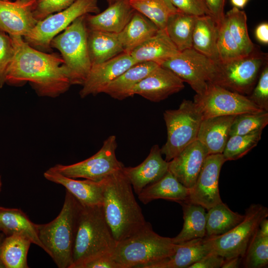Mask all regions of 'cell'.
<instances>
[{"label": "cell", "instance_id": "obj_18", "mask_svg": "<svg viewBox=\"0 0 268 268\" xmlns=\"http://www.w3.org/2000/svg\"><path fill=\"white\" fill-rule=\"evenodd\" d=\"M208 155L206 147L196 139L168 162V170L181 183L190 189L195 184Z\"/></svg>", "mask_w": 268, "mask_h": 268}, {"label": "cell", "instance_id": "obj_16", "mask_svg": "<svg viewBox=\"0 0 268 268\" xmlns=\"http://www.w3.org/2000/svg\"><path fill=\"white\" fill-rule=\"evenodd\" d=\"M136 63L130 54L123 52L102 63L92 65L79 92L81 98L103 93L111 82Z\"/></svg>", "mask_w": 268, "mask_h": 268}, {"label": "cell", "instance_id": "obj_45", "mask_svg": "<svg viewBox=\"0 0 268 268\" xmlns=\"http://www.w3.org/2000/svg\"><path fill=\"white\" fill-rule=\"evenodd\" d=\"M224 258L216 253L210 252L189 268H221Z\"/></svg>", "mask_w": 268, "mask_h": 268}, {"label": "cell", "instance_id": "obj_47", "mask_svg": "<svg viewBox=\"0 0 268 268\" xmlns=\"http://www.w3.org/2000/svg\"><path fill=\"white\" fill-rule=\"evenodd\" d=\"M211 16L217 25H219L224 18V7L225 0H204Z\"/></svg>", "mask_w": 268, "mask_h": 268}, {"label": "cell", "instance_id": "obj_40", "mask_svg": "<svg viewBox=\"0 0 268 268\" xmlns=\"http://www.w3.org/2000/svg\"><path fill=\"white\" fill-rule=\"evenodd\" d=\"M218 26L217 48L219 62L228 63L247 56L244 55L238 44L230 34L225 17Z\"/></svg>", "mask_w": 268, "mask_h": 268}, {"label": "cell", "instance_id": "obj_13", "mask_svg": "<svg viewBox=\"0 0 268 268\" xmlns=\"http://www.w3.org/2000/svg\"><path fill=\"white\" fill-rule=\"evenodd\" d=\"M216 65L217 63L192 48L180 52L160 66L170 70L200 95L210 82Z\"/></svg>", "mask_w": 268, "mask_h": 268}, {"label": "cell", "instance_id": "obj_46", "mask_svg": "<svg viewBox=\"0 0 268 268\" xmlns=\"http://www.w3.org/2000/svg\"><path fill=\"white\" fill-rule=\"evenodd\" d=\"M82 268H122L113 259L111 254L96 258L85 264Z\"/></svg>", "mask_w": 268, "mask_h": 268}, {"label": "cell", "instance_id": "obj_36", "mask_svg": "<svg viewBox=\"0 0 268 268\" xmlns=\"http://www.w3.org/2000/svg\"><path fill=\"white\" fill-rule=\"evenodd\" d=\"M224 17L230 34L244 55L248 56L254 52L255 46L248 34L246 13L240 8L233 7Z\"/></svg>", "mask_w": 268, "mask_h": 268}, {"label": "cell", "instance_id": "obj_7", "mask_svg": "<svg viewBox=\"0 0 268 268\" xmlns=\"http://www.w3.org/2000/svg\"><path fill=\"white\" fill-rule=\"evenodd\" d=\"M163 117L167 137L160 150L169 162L197 139L202 118L194 102L186 99L178 109L165 110Z\"/></svg>", "mask_w": 268, "mask_h": 268}, {"label": "cell", "instance_id": "obj_55", "mask_svg": "<svg viewBox=\"0 0 268 268\" xmlns=\"http://www.w3.org/2000/svg\"><path fill=\"white\" fill-rule=\"evenodd\" d=\"M9 0V1H14V0Z\"/></svg>", "mask_w": 268, "mask_h": 268}, {"label": "cell", "instance_id": "obj_48", "mask_svg": "<svg viewBox=\"0 0 268 268\" xmlns=\"http://www.w3.org/2000/svg\"><path fill=\"white\" fill-rule=\"evenodd\" d=\"M255 36L260 42L267 44L268 43V23L263 22L259 24L255 30Z\"/></svg>", "mask_w": 268, "mask_h": 268}, {"label": "cell", "instance_id": "obj_33", "mask_svg": "<svg viewBox=\"0 0 268 268\" xmlns=\"http://www.w3.org/2000/svg\"><path fill=\"white\" fill-rule=\"evenodd\" d=\"M244 218V215L233 211L221 202L209 209L206 214V236L222 235L236 226Z\"/></svg>", "mask_w": 268, "mask_h": 268}, {"label": "cell", "instance_id": "obj_23", "mask_svg": "<svg viewBox=\"0 0 268 268\" xmlns=\"http://www.w3.org/2000/svg\"><path fill=\"white\" fill-rule=\"evenodd\" d=\"M179 52L165 29H159L154 36L134 49L130 54L137 63L152 62L161 66Z\"/></svg>", "mask_w": 268, "mask_h": 268}, {"label": "cell", "instance_id": "obj_53", "mask_svg": "<svg viewBox=\"0 0 268 268\" xmlns=\"http://www.w3.org/2000/svg\"><path fill=\"white\" fill-rule=\"evenodd\" d=\"M108 4L109 5H110V4H112L113 3H114V2H116L117 1L119 0H106Z\"/></svg>", "mask_w": 268, "mask_h": 268}, {"label": "cell", "instance_id": "obj_54", "mask_svg": "<svg viewBox=\"0 0 268 268\" xmlns=\"http://www.w3.org/2000/svg\"><path fill=\"white\" fill-rule=\"evenodd\" d=\"M1 187H2V182H1V177L0 176V192L1 191Z\"/></svg>", "mask_w": 268, "mask_h": 268}, {"label": "cell", "instance_id": "obj_44", "mask_svg": "<svg viewBox=\"0 0 268 268\" xmlns=\"http://www.w3.org/2000/svg\"><path fill=\"white\" fill-rule=\"evenodd\" d=\"M180 11L195 16L210 15L204 0H170Z\"/></svg>", "mask_w": 268, "mask_h": 268}, {"label": "cell", "instance_id": "obj_50", "mask_svg": "<svg viewBox=\"0 0 268 268\" xmlns=\"http://www.w3.org/2000/svg\"><path fill=\"white\" fill-rule=\"evenodd\" d=\"M258 230L263 235L268 236V220L267 218L263 219L261 221Z\"/></svg>", "mask_w": 268, "mask_h": 268}, {"label": "cell", "instance_id": "obj_19", "mask_svg": "<svg viewBox=\"0 0 268 268\" xmlns=\"http://www.w3.org/2000/svg\"><path fill=\"white\" fill-rule=\"evenodd\" d=\"M169 162L162 157L160 148L154 145L145 160L135 167H124L122 171L138 195L147 186L157 181L168 170Z\"/></svg>", "mask_w": 268, "mask_h": 268}, {"label": "cell", "instance_id": "obj_20", "mask_svg": "<svg viewBox=\"0 0 268 268\" xmlns=\"http://www.w3.org/2000/svg\"><path fill=\"white\" fill-rule=\"evenodd\" d=\"M43 175L47 180L64 186L83 205L102 204L105 179L100 181L76 180L64 176L52 167Z\"/></svg>", "mask_w": 268, "mask_h": 268}, {"label": "cell", "instance_id": "obj_42", "mask_svg": "<svg viewBox=\"0 0 268 268\" xmlns=\"http://www.w3.org/2000/svg\"><path fill=\"white\" fill-rule=\"evenodd\" d=\"M14 54V46L10 36L0 29V88L5 83L7 69Z\"/></svg>", "mask_w": 268, "mask_h": 268}, {"label": "cell", "instance_id": "obj_10", "mask_svg": "<svg viewBox=\"0 0 268 268\" xmlns=\"http://www.w3.org/2000/svg\"><path fill=\"white\" fill-rule=\"evenodd\" d=\"M117 147L116 137L112 135L104 140L99 150L90 157L70 165L56 164L52 168L68 178L102 181L124 167L116 157Z\"/></svg>", "mask_w": 268, "mask_h": 268}, {"label": "cell", "instance_id": "obj_28", "mask_svg": "<svg viewBox=\"0 0 268 268\" xmlns=\"http://www.w3.org/2000/svg\"><path fill=\"white\" fill-rule=\"evenodd\" d=\"M218 31V25L211 15L196 17L193 48L216 63L219 62L217 48Z\"/></svg>", "mask_w": 268, "mask_h": 268}, {"label": "cell", "instance_id": "obj_52", "mask_svg": "<svg viewBox=\"0 0 268 268\" xmlns=\"http://www.w3.org/2000/svg\"><path fill=\"white\" fill-rule=\"evenodd\" d=\"M4 239V234L2 232L0 233V268H4L3 264L0 259V254H1V248L3 241Z\"/></svg>", "mask_w": 268, "mask_h": 268}, {"label": "cell", "instance_id": "obj_6", "mask_svg": "<svg viewBox=\"0 0 268 268\" xmlns=\"http://www.w3.org/2000/svg\"><path fill=\"white\" fill-rule=\"evenodd\" d=\"M84 16L76 19L55 37L50 44L51 48L61 53L71 85H82L92 67Z\"/></svg>", "mask_w": 268, "mask_h": 268}, {"label": "cell", "instance_id": "obj_24", "mask_svg": "<svg viewBox=\"0 0 268 268\" xmlns=\"http://www.w3.org/2000/svg\"><path fill=\"white\" fill-rule=\"evenodd\" d=\"M210 252L205 237L193 239L177 244L172 255L145 268H189Z\"/></svg>", "mask_w": 268, "mask_h": 268}, {"label": "cell", "instance_id": "obj_43", "mask_svg": "<svg viewBox=\"0 0 268 268\" xmlns=\"http://www.w3.org/2000/svg\"><path fill=\"white\" fill-rule=\"evenodd\" d=\"M254 103L264 111H268V66H265L258 83L248 97Z\"/></svg>", "mask_w": 268, "mask_h": 268}, {"label": "cell", "instance_id": "obj_8", "mask_svg": "<svg viewBox=\"0 0 268 268\" xmlns=\"http://www.w3.org/2000/svg\"><path fill=\"white\" fill-rule=\"evenodd\" d=\"M268 209L261 204H252L246 210L241 222L222 235L205 237L211 252L225 259L243 258L248 245L261 221L267 218Z\"/></svg>", "mask_w": 268, "mask_h": 268}, {"label": "cell", "instance_id": "obj_30", "mask_svg": "<svg viewBox=\"0 0 268 268\" xmlns=\"http://www.w3.org/2000/svg\"><path fill=\"white\" fill-rule=\"evenodd\" d=\"M158 30L152 21L135 10L130 20L118 34L124 52L130 54L134 49L154 36Z\"/></svg>", "mask_w": 268, "mask_h": 268}, {"label": "cell", "instance_id": "obj_27", "mask_svg": "<svg viewBox=\"0 0 268 268\" xmlns=\"http://www.w3.org/2000/svg\"><path fill=\"white\" fill-rule=\"evenodd\" d=\"M37 226L20 209L0 206V231L6 236L16 234L25 236L43 250Z\"/></svg>", "mask_w": 268, "mask_h": 268}, {"label": "cell", "instance_id": "obj_4", "mask_svg": "<svg viewBox=\"0 0 268 268\" xmlns=\"http://www.w3.org/2000/svg\"><path fill=\"white\" fill-rule=\"evenodd\" d=\"M79 202L66 191L62 208L51 221L38 224V235L45 251L59 268H70L77 230Z\"/></svg>", "mask_w": 268, "mask_h": 268}, {"label": "cell", "instance_id": "obj_5", "mask_svg": "<svg viewBox=\"0 0 268 268\" xmlns=\"http://www.w3.org/2000/svg\"><path fill=\"white\" fill-rule=\"evenodd\" d=\"M177 247L172 238L159 235L146 222L136 232L117 242L111 256L122 268H145L172 255Z\"/></svg>", "mask_w": 268, "mask_h": 268}, {"label": "cell", "instance_id": "obj_17", "mask_svg": "<svg viewBox=\"0 0 268 268\" xmlns=\"http://www.w3.org/2000/svg\"><path fill=\"white\" fill-rule=\"evenodd\" d=\"M184 81L170 70L159 66L133 88L132 96L139 95L154 102H159L182 90Z\"/></svg>", "mask_w": 268, "mask_h": 268}, {"label": "cell", "instance_id": "obj_9", "mask_svg": "<svg viewBox=\"0 0 268 268\" xmlns=\"http://www.w3.org/2000/svg\"><path fill=\"white\" fill-rule=\"evenodd\" d=\"M99 12L98 0H76L67 8L38 21L23 39L37 50L49 51L52 39L76 19L87 14Z\"/></svg>", "mask_w": 268, "mask_h": 268}, {"label": "cell", "instance_id": "obj_2", "mask_svg": "<svg viewBox=\"0 0 268 268\" xmlns=\"http://www.w3.org/2000/svg\"><path fill=\"white\" fill-rule=\"evenodd\" d=\"M102 208L116 242L130 236L146 221L122 169L104 180Z\"/></svg>", "mask_w": 268, "mask_h": 268}, {"label": "cell", "instance_id": "obj_22", "mask_svg": "<svg viewBox=\"0 0 268 268\" xmlns=\"http://www.w3.org/2000/svg\"><path fill=\"white\" fill-rule=\"evenodd\" d=\"M235 116H216L202 120L197 139L206 147L208 154L222 153Z\"/></svg>", "mask_w": 268, "mask_h": 268}, {"label": "cell", "instance_id": "obj_14", "mask_svg": "<svg viewBox=\"0 0 268 268\" xmlns=\"http://www.w3.org/2000/svg\"><path fill=\"white\" fill-rule=\"evenodd\" d=\"M226 161L222 153L208 154L185 201L200 205L206 210L222 202L218 182L221 167Z\"/></svg>", "mask_w": 268, "mask_h": 268}, {"label": "cell", "instance_id": "obj_39", "mask_svg": "<svg viewBox=\"0 0 268 268\" xmlns=\"http://www.w3.org/2000/svg\"><path fill=\"white\" fill-rule=\"evenodd\" d=\"M268 124V111L236 115L230 127L229 136L245 135L263 131Z\"/></svg>", "mask_w": 268, "mask_h": 268}, {"label": "cell", "instance_id": "obj_25", "mask_svg": "<svg viewBox=\"0 0 268 268\" xmlns=\"http://www.w3.org/2000/svg\"><path fill=\"white\" fill-rule=\"evenodd\" d=\"M190 189L181 183L169 171L157 181L147 186L138 194L143 204L157 199L174 201L178 203L187 201Z\"/></svg>", "mask_w": 268, "mask_h": 268}, {"label": "cell", "instance_id": "obj_31", "mask_svg": "<svg viewBox=\"0 0 268 268\" xmlns=\"http://www.w3.org/2000/svg\"><path fill=\"white\" fill-rule=\"evenodd\" d=\"M182 206L184 224L181 232L172 238L175 244L206 236L205 209L188 201L180 203Z\"/></svg>", "mask_w": 268, "mask_h": 268}, {"label": "cell", "instance_id": "obj_41", "mask_svg": "<svg viewBox=\"0 0 268 268\" xmlns=\"http://www.w3.org/2000/svg\"><path fill=\"white\" fill-rule=\"evenodd\" d=\"M76 0H37L33 16L38 21L56 12L62 11L72 4Z\"/></svg>", "mask_w": 268, "mask_h": 268}, {"label": "cell", "instance_id": "obj_35", "mask_svg": "<svg viewBox=\"0 0 268 268\" xmlns=\"http://www.w3.org/2000/svg\"><path fill=\"white\" fill-rule=\"evenodd\" d=\"M132 7L152 21L159 29H165L169 18L179 11L170 0H130Z\"/></svg>", "mask_w": 268, "mask_h": 268}, {"label": "cell", "instance_id": "obj_26", "mask_svg": "<svg viewBox=\"0 0 268 268\" xmlns=\"http://www.w3.org/2000/svg\"><path fill=\"white\" fill-rule=\"evenodd\" d=\"M159 66L158 64L152 62L136 63L111 82L103 93L121 100L132 97L134 87Z\"/></svg>", "mask_w": 268, "mask_h": 268}, {"label": "cell", "instance_id": "obj_38", "mask_svg": "<svg viewBox=\"0 0 268 268\" xmlns=\"http://www.w3.org/2000/svg\"><path fill=\"white\" fill-rule=\"evenodd\" d=\"M243 258L245 268L266 267L268 264V236L261 234L258 229L252 237Z\"/></svg>", "mask_w": 268, "mask_h": 268}, {"label": "cell", "instance_id": "obj_37", "mask_svg": "<svg viewBox=\"0 0 268 268\" xmlns=\"http://www.w3.org/2000/svg\"><path fill=\"white\" fill-rule=\"evenodd\" d=\"M263 131L245 135L230 136L222 155L225 160H234L247 154L257 146L261 139Z\"/></svg>", "mask_w": 268, "mask_h": 268}, {"label": "cell", "instance_id": "obj_1", "mask_svg": "<svg viewBox=\"0 0 268 268\" xmlns=\"http://www.w3.org/2000/svg\"><path fill=\"white\" fill-rule=\"evenodd\" d=\"M10 37L14 54L6 70L5 83L19 85L28 82L37 95L52 98L68 90L71 84L61 55L38 50L22 37Z\"/></svg>", "mask_w": 268, "mask_h": 268}, {"label": "cell", "instance_id": "obj_49", "mask_svg": "<svg viewBox=\"0 0 268 268\" xmlns=\"http://www.w3.org/2000/svg\"><path fill=\"white\" fill-rule=\"evenodd\" d=\"M240 263V258L235 257L224 259L221 268H238Z\"/></svg>", "mask_w": 268, "mask_h": 268}, {"label": "cell", "instance_id": "obj_3", "mask_svg": "<svg viewBox=\"0 0 268 268\" xmlns=\"http://www.w3.org/2000/svg\"><path fill=\"white\" fill-rule=\"evenodd\" d=\"M116 244L102 205L81 204L70 268H82L96 258L111 254Z\"/></svg>", "mask_w": 268, "mask_h": 268}, {"label": "cell", "instance_id": "obj_12", "mask_svg": "<svg viewBox=\"0 0 268 268\" xmlns=\"http://www.w3.org/2000/svg\"><path fill=\"white\" fill-rule=\"evenodd\" d=\"M266 57L254 52L228 63H217L210 82L230 91L242 94L251 93Z\"/></svg>", "mask_w": 268, "mask_h": 268}, {"label": "cell", "instance_id": "obj_32", "mask_svg": "<svg viewBox=\"0 0 268 268\" xmlns=\"http://www.w3.org/2000/svg\"><path fill=\"white\" fill-rule=\"evenodd\" d=\"M197 16L179 11L167 21L165 30L180 52L193 48V33Z\"/></svg>", "mask_w": 268, "mask_h": 268}, {"label": "cell", "instance_id": "obj_15", "mask_svg": "<svg viewBox=\"0 0 268 268\" xmlns=\"http://www.w3.org/2000/svg\"><path fill=\"white\" fill-rule=\"evenodd\" d=\"M37 0H0V29L10 36H26L38 22L33 16Z\"/></svg>", "mask_w": 268, "mask_h": 268}, {"label": "cell", "instance_id": "obj_34", "mask_svg": "<svg viewBox=\"0 0 268 268\" xmlns=\"http://www.w3.org/2000/svg\"><path fill=\"white\" fill-rule=\"evenodd\" d=\"M31 240L21 234L4 238L1 248L0 259L6 268H28L27 255Z\"/></svg>", "mask_w": 268, "mask_h": 268}, {"label": "cell", "instance_id": "obj_56", "mask_svg": "<svg viewBox=\"0 0 268 268\" xmlns=\"http://www.w3.org/2000/svg\"></svg>", "mask_w": 268, "mask_h": 268}, {"label": "cell", "instance_id": "obj_29", "mask_svg": "<svg viewBox=\"0 0 268 268\" xmlns=\"http://www.w3.org/2000/svg\"><path fill=\"white\" fill-rule=\"evenodd\" d=\"M87 47L92 65L106 62L124 52L118 34L87 29Z\"/></svg>", "mask_w": 268, "mask_h": 268}, {"label": "cell", "instance_id": "obj_21", "mask_svg": "<svg viewBox=\"0 0 268 268\" xmlns=\"http://www.w3.org/2000/svg\"><path fill=\"white\" fill-rule=\"evenodd\" d=\"M134 11L130 0H119L109 5L102 12L85 15V22L88 30L118 34L130 20Z\"/></svg>", "mask_w": 268, "mask_h": 268}, {"label": "cell", "instance_id": "obj_51", "mask_svg": "<svg viewBox=\"0 0 268 268\" xmlns=\"http://www.w3.org/2000/svg\"><path fill=\"white\" fill-rule=\"evenodd\" d=\"M233 7L238 8H243L249 0H230Z\"/></svg>", "mask_w": 268, "mask_h": 268}, {"label": "cell", "instance_id": "obj_11", "mask_svg": "<svg viewBox=\"0 0 268 268\" xmlns=\"http://www.w3.org/2000/svg\"><path fill=\"white\" fill-rule=\"evenodd\" d=\"M193 102L202 119L264 111L245 95L210 82L202 94L195 95Z\"/></svg>", "mask_w": 268, "mask_h": 268}]
</instances>
